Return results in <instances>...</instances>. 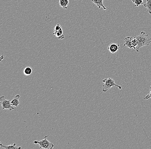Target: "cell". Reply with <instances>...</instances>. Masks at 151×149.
Here are the masks:
<instances>
[{
    "mask_svg": "<svg viewBox=\"0 0 151 149\" xmlns=\"http://www.w3.org/2000/svg\"><path fill=\"white\" fill-rule=\"evenodd\" d=\"M53 35H55V36L59 39H63L65 38V36L63 34V30H62V28L58 31L54 32Z\"/></svg>",
    "mask_w": 151,
    "mask_h": 149,
    "instance_id": "obj_10",
    "label": "cell"
},
{
    "mask_svg": "<svg viewBox=\"0 0 151 149\" xmlns=\"http://www.w3.org/2000/svg\"><path fill=\"white\" fill-rule=\"evenodd\" d=\"M103 82L104 84L103 85L102 91L104 92H106L110 89L111 88L114 86L117 87L119 89H121L122 87L118 85L115 83V81L111 77L109 78H106L102 81Z\"/></svg>",
    "mask_w": 151,
    "mask_h": 149,
    "instance_id": "obj_2",
    "label": "cell"
},
{
    "mask_svg": "<svg viewBox=\"0 0 151 149\" xmlns=\"http://www.w3.org/2000/svg\"><path fill=\"white\" fill-rule=\"evenodd\" d=\"M138 42L137 40L135 37H127L126 38H124V46H127V48H130V49H134L136 50V47L137 46Z\"/></svg>",
    "mask_w": 151,
    "mask_h": 149,
    "instance_id": "obj_4",
    "label": "cell"
},
{
    "mask_svg": "<svg viewBox=\"0 0 151 149\" xmlns=\"http://www.w3.org/2000/svg\"><path fill=\"white\" fill-rule=\"evenodd\" d=\"M107 49L111 53H115L119 50L120 45L118 43H112L109 45Z\"/></svg>",
    "mask_w": 151,
    "mask_h": 149,
    "instance_id": "obj_6",
    "label": "cell"
},
{
    "mask_svg": "<svg viewBox=\"0 0 151 149\" xmlns=\"http://www.w3.org/2000/svg\"><path fill=\"white\" fill-rule=\"evenodd\" d=\"M20 96L19 95H17V96L14 97V99L12 100L10 103L11 105L15 107H18L20 102L19 101V99Z\"/></svg>",
    "mask_w": 151,
    "mask_h": 149,
    "instance_id": "obj_8",
    "label": "cell"
},
{
    "mask_svg": "<svg viewBox=\"0 0 151 149\" xmlns=\"http://www.w3.org/2000/svg\"><path fill=\"white\" fill-rule=\"evenodd\" d=\"M69 0H60L59 4L61 7H63L64 9H68V5L69 4Z\"/></svg>",
    "mask_w": 151,
    "mask_h": 149,
    "instance_id": "obj_11",
    "label": "cell"
},
{
    "mask_svg": "<svg viewBox=\"0 0 151 149\" xmlns=\"http://www.w3.org/2000/svg\"><path fill=\"white\" fill-rule=\"evenodd\" d=\"M0 146L1 148H4L5 149H21L22 148L21 147H18L16 143H14V144L9 145H4L1 143H0Z\"/></svg>",
    "mask_w": 151,
    "mask_h": 149,
    "instance_id": "obj_7",
    "label": "cell"
},
{
    "mask_svg": "<svg viewBox=\"0 0 151 149\" xmlns=\"http://www.w3.org/2000/svg\"><path fill=\"white\" fill-rule=\"evenodd\" d=\"M32 73V69L30 67H26L24 69V74L26 76H29V75H31Z\"/></svg>",
    "mask_w": 151,
    "mask_h": 149,
    "instance_id": "obj_12",
    "label": "cell"
},
{
    "mask_svg": "<svg viewBox=\"0 0 151 149\" xmlns=\"http://www.w3.org/2000/svg\"><path fill=\"white\" fill-rule=\"evenodd\" d=\"M150 99H151V85L150 86V93L146 96V97L144 98V99L148 100Z\"/></svg>",
    "mask_w": 151,
    "mask_h": 149,
    "instance_id": "obj_15",
    "label": "cell"
},
{
    "mask_svg": "<svg viewBox=\"0 0 151 149\" xmlns=\"http://www.w3.org/2000/svg\"><path fill=\"white\" fill-rule=\"evenodd\" d=\"M9 100L6 99L4 96H2L0 98V104L2 107V110L7 109L9 111H12L14 109V107L11 105Z\"/></svg>",
    "mask_w": 151,
    "mask_h": 149,
    "instance_id": "obj_5",
    "label": "cell"
},
{
    "mask_svg": "<svg viewBox=\"0 0 151 149\" xmlns=\"http://www.w3.org/2000/svg\"><path fill=\"white\" fill-rule=\"evenodd\" d=\"M144 7L147 8V11L150 14H151V0H147L146 3L144 4Z\"/></svg>",
    "mask_w": 151,
    "mask_h": 149,
    "instance_id": "obj_13",
    "label": "cell"
},
{
    "mask_svg": "<svg viewBox=\"0 0 151 149\" xmlns=\"http://www.w3.org/2000/svg\"><path fill=\"white\" fill-rule=\"evenodd\" d=\"M143 0H132L133 3L134 4L135 6H139L143 5Z\"/></svg>",
    "mask_w": 151,
    "mask_h": 149,
    "instance_id": "obj_14",
    "label": "cell"
},
{
    "mask_svg": "<svg viewBox=\"0 0 151 149\" xmlns=\"http://www.w3.org/2000/svg\"><path fill=\"white\" fill-rule=\"evenodd\" d=\"M137 40V46L136 47V50L139 53V50L140 48L144 46H149L151 43V37H150L149 35H146L144 32H142L139 35L134 37Z\"/></svg>",
    "mask_w": 151,
    "mask_h": 149,
    "instance_id": "obj_1",
    "label": "cell"
},
{
    "mask_svg": "<svg viewBox=\"0 0 151 149\" xmlns=\"http://www.w3.org/2000/svg\"><path fill=\"white\" fill-rule=\"evenodd\" d=\"M48 136H45L43 139L40 141L35 140L34 141V144H38L40 145V148L44 149H52L54 147V144L49 141L47 139Z\"/></svg>",
    "mask_w": 151,
    "mask_h": 149,
    "instance_id": "obj_3",
    "label": "cell"
},
{
    "mask_svg": "<svg viewBox=\"0 0 151 149\" xmlns=\"http://www.w3.org/2000/svg\"><path fill=\"white\" fill-rule=\"evenodd\" d=\"M103 1L104 0H91V1L97 5L99 9L102 7L104 10H106V8L104 5Z\"/></svg>",
    "mask_w": 151,
    "mask_h": 149,
    "instance_id": "obj_9",
    "label": "cell"
}]
</instances>
